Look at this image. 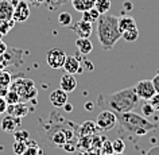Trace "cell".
<instances>
[{
  "label": "cell",
  "instance_id": "cell-26",
  "mask_svg": "<svg viewBox=\"0 0 159 155\" xmlns=\"http://www.w3.org/2000/svg\"><path fill=\"white\" fill-rule=\"evenodd\" d=\"M140 109H142L143 116H146L147 119H148V117H152V116H154V113L157 112V111L152 108V105L150 104V101H146V100H143L142 105H140Z\"/></svg>",
  "mask_w": 159,
  "mask_h": 155
},
{
  "label": "cell",
  "instance_id": "cell-38",
  "mask_svg": "<svg viewBox=\"0 0 159 155\" xmlns=\"http://www.w3.org/2000/svg\"><path fill=\"white\" fill-rule=\"evenodd\" d=\"M7 45L4 42H3V39H0V55H3V54H6V51H7Z\"/></svg>",
  "mask_w": 159,
  "mask_h": 155
},
{
  "label": "cell",
  "instance_id": "cell-1",
  "mask_svg": "<svg viewBox=\"0 0 159 155\" xmlns=\"http://www.w3.org/2000/svg\"><path fill=\"white\" fill-rule=\"evenodd\" d=\"M140 98L135 93L134 88H125L117 90L111 94H100L97 98L98 107L102 109H109L115 113H124L134 111L136 105H139Z\"/></svg>",
  "mask_w": 159,
  "mask_h": 155
},
{
  "label": "cell",
  "instance_id": "cell-35",
  "mask_svg": "<svg viewBox=\"0 0 159 155\" xmlns=\"http://www.w3.org/2000/svg\"><path fill=\"white\" fill-rule=\"evenodd\" d=\"M7 107H8V104H7L6 98L3 96H0V115H3L4 112H7Z\"/></svg>",
  "mask_w": 159,
  "mask_h": 155
},
{
  "label": "cell",
  "instance_id": "cell-11",
  "mask_svg": "<svg viewBox=\"0 0 159 155\" xmlns=\"http://www.w3.org/2000/svg\"><path fill=\"white\" fill-rule=\"evenodd\" d=\"M49 100L51 103V105L55 107V108H62V107L67 103V93L65 92V90H62L61 88L55 89L50 93Z\"/></svg>",
  "mask_w": 159,
  "mask_h": 155
},
{
  "label": "cell",
  "instance_id": "cell-42",
  "mask_svg": "<svg viewBox=\"0 0 159 155\" xmlns=\"http://www.w3.org/2000/svg\"><path fill=\"white\" fill-rule=\"evenodd\" d=\"M62 108H63V109H65V111H66V112H71V111H73V105H71V104H70V103H66V104H65V105H63V107H62Z\"/></svg>",
  "mask_w": 159,
  "mask_h": 155
},
{
  "label": "cell",
  "instance_id": "cell-5",
  "mask_svg": "<svg viewBox=\"0 0 159 155\" xmlns=\"http://www.w3.org/2000/svg\"><path fill=\"white\" fill-rule=\"evenodd\" d=\"M132 88L135 90V93L138 94V97L140 98V100H146V101H148L150 98L157 93L151 80H142V81L136 82Z\"/></svg>",
  "mask_w": 159,
  "mask_h": 155
},
{
  "label": "cell",
  "instance_id": "cell-19",
  "mask_svg": "<svg viewBox=\"0 0 159 155\" xmlns=\"http://www.w3.org/2000/svg\"><path fill=\"white\" fill-rule=\"evenodd\" d=\"M82 14V21H86V22H89V23H93L94 22H97L98 21V18H100V12L94 8H90V10H86V11H84V12H81Z\"/></svg>",
  "mask_w": 159,
  "mask_h": 155
},
{
  "label": "cell",
  "instance_id": "cell-22",
  "mask_svg": "<svg viewBox=\"0 0 159 155\" xmlns=\"http://www.w3.org/2000/svg\"><path fill=\"white\" fill-rule=\"evenodd\" d=\"M94 8L100 12V15L108 14V11L111 10V0H96L94 2Z\"/></svg>",
  "mask_w": 159,
  "mask_h": 155
},
{
  "label": "cell",
  "instance_id": "cell-4",
  "mask_svg": "<svg viewBox=\"0 0 159 155\" xmlns=\"http://www.w3.org/2000/svg\"><path fill=\"white\" fill-rule=\"evenodd\" d=\"M96 124L100 131H111L117 124V116L116 113L109 109H102L96 117Z\"/></svg>",
  "mask_w": 159,
  "mask_h": 155
},
{
  "label": "cell",
  "instance_id": "cell-24",
  "mask_svg": "<svg viewBox=\"0 0 159 155\" xmlns=\"http://www.w3.org/2000/svg\"><path fill=\"white\" fill-rule=\"evenodd\" d=\"M58 23L61 26H71L73 25V16H71L70 12H67V11H62L61 14L58 15Z\"/></svg>",
  "mask_w": 159,
  "mask_h": 155
},
{
  "label": "cell",
  "instance_id": "cell-14",
  "mask_svg": "<svg viewBox=\"0 0 159 155\" xmlns=\"http://www.w3.org/2000/svg\"><path fill=\"white\" fill-rule=\"evenodd\" d=\"M97 132H100V130H98V127H97V124H96V121H92V120L84 121L81 125L78 127V134H80V136L96 135Z\"/></svg>",
  "mask_w": 159,
  "mask_h": 155
},
{
  "label": "cell",
  "instance_id": "cell-46",
  "mask_svg": "<svg viewBox=\"0 0 159 155\" xmlns=\"http://www.w3.org/2000/svg\"><path fill=\"white\" fill-rule=\"evenodd\" d=\"M2 38H3V34H2V33H0V39H2Z\"/></svg>",
  "mask_w": 159,
  "mask_h": 155
},
{
  "label": "cell",
  "instance_id": "cell-34",
  "mask_svg": "<svg viewBox=\"0 0 159 155\" xmlns=\"http://www.w3.org/2000/svg\"><path fill=\"white\" fill-rule=\"evenodd\" d=\"M10 80H11L10 73H3L2 77H0V85L2 86H8L10 85Z\"/></svg>",
  "mask_w": 159,
  "mask_h": 155
},
{
  "label": "cell",
  "instance_id": "cell-7",
  "mask_svg": "<svg viewBox=\"0 0 159 155\" xmlns=\"http://www.w3.org/2000/svg\"><path fill=\"white\" fill-rule=\"evenodd\" d=\"M30 18V3L27 0H19V3L14 7L12 19L16 23H23Z\"/></svg>",
  "mask_w": 159,
  "mask_h": 155
},
{
  "label": "cell",
  "instance_id": "cell-10",
  "mask_svg": "<svg viewBox=\"0 0 159 155\" xmlns=\"http://www.w3.org/2000/svg\"><path fill=\"white\" fill-rule=\"evenodd\" d=\"M20 117H15L12 115L7 113V116H4L2 119V123H0V127L4 132H14V131L18 130V127H20Z\"/></svg>",
  "mask_w": 159,
  "mask_h": 155
},
{
  "label": "cell",
  "instance_id": "cell-37",
  "mask_svg": "<svg viewBox=\"0 0 159 155\" xmlns=\"http://www.w3.org/2000/svg\"><path fill=\"white\" fill-rule=\"evenodd\" d=\"M123 10H125L127 12H129V11H132L134 10V4H132V2H124L123 3Z\"/></svg>",
  "mask_w": 159,
  "mask_h": 155
},
{
  "label": "cell",
  "instance_id": "cell-25",
  "mask_svg": "<svg viewBox=\"0 0 159 155\" xmlns=\"http://www.w3.org/2000/svg\"><path fill=\"white\" fill-rule=\"evenodd\" d=\"M6 101H7V104L8 105H14V104H18L19 101H20V96H19V93L16 92V90H12V89H10L8 92L6 93Z\"/></svg>",
  "mask_w": 159,
  "mask_h": 155
},
{
  "label": "cell",
  "instance_id": "cell-32",
  "mask_svg": "<svg viewBox=\"0 0 159 155\" xmlns=\"http://www.w3.org/2000/svg\"><path fill=\"white\" fill-rule=\"evenodd\" d=\"M148 101H150V104L152 105V108H154L155 111H159V93H158V92L155 93Z\"/></svg>",
  "mask_w": 159,
  "mask_h": 155
},
{
  "label": "cell",
  "instance_id": "cell-33",
  "mask_svg": "<svg viewBox=\"0 0 159 155\" xmlns=\"http://www.w3.org/2000/svg\"><path fill=\"white\" fill-rule=\"evenodd\" d=\"M71 142H73V140H67V142L65 143V144L62 146L63 148H65L66 153H74L75 148H77V146H75L74 143H71Z\"/></svg>",
  "mask_w": 159,
  "mask_h": 155
},
{
  "label": "cell",
  "instance_id": "cell-6",
  "mask_svg": "<svg viewBox=\"0 0 159 155\" xmlns=\"http://www.w3.org/2000/svg\"><path fill=\"white\" fill-rule=\"evenodd\" d=\"M65 59H66L65 50L57 49V47L49 50L46 54V62L51 69H61V67H63Z\"/></svg>",
  "mask_w": 159,
  "mask_h": 155
},
{
  "label": "cell",
  "instance_id": "cell-8",
  "mask_svg": "<svg viewBox=\"0 0 159 155\" xmlns=\"http://www.w3.org/2000/svg\"><path fill=\"white\" fill-rule=\"evenodd\" d=\"M63 69H65L66 73L80 74L84 71V66H82L81 61H80L75 55H66L65 63H63Z\"/></svg>",
  "mask_w": 159,
  "mask_h": 155
},
{
  "label": "cell",
  "instance_id": "cell-16",
  "mask_svg": "<svg viewBox=\"0 0 159 155\" xmlns=\"http://www.w3.org/2000/svg\"><path fill=\"white\" fill-rule=\"evenodd\" d=\"M75 46L78 49V53L82 55H88L93 51V43L89 41V38H78L75 41Z\"/></svg>",
  "mask_w": 159,
  "mask_h": 155
},
{
  "label": "cell",
  "instance_id": "cell-21",
  "mask_svg": "<svg viewBox=\"0 0 159 155\" xmlns=\"http://www.w3.org/2000/svg\"><path fill=\"white\" fill-rule=\"evenodd\" d=\"M121 38H124L125 42H135L139 38L138 26H135V27H132V29H129V30L124 31V33H121Z\"/></svg>",
  "mask_w": 159,
  "mask_h": 155
},
{
  "label": "cell",
  "instance_id": "cell-40",
  "mask_svg": "<svg viewBox=\"0 0 159 155\" xmlns=\"http://www.w3.org/2000/svg\"><path fill=\"white\" fill-rule=\"evenodd\" d=\"M27 2L30 3V6H35V7L43 6V0H27Z\"/></svg>",
  "mask_w": 159,
  "mask_h": 155
},
{
  "label": "cell",
  "instance_id": "cell-36",
  "mask_svg": "<svg viewBox=\"0 0 159 155\" xmlns=\"http://www.w3.org/2000/svg\"><path fill=\"white\" fill-rule=\"evenodd\" d=\"M152 84H154V88H155V90H157V92L159 93V70L157 71V73H155V75L152 77Z\"/></svg>",
  "mask_w": 159,
  "mask_h": 155
},
{
  "label": "cell",
  "instance_id": "cell-31",
  "mask_svg": "<svg viewBox=\"0 0 159 155\" xmlns=\"http://www.w3.org/2000/svg\"><path fill=\"white\" fill-rule=\"evenodd\" d=\"M14 153L16 155H22L23 153H25V150L27 148V142H19V140H15L14 142Z\"/></svg>",
  "mask_w": 159,
  "mask_h": 155
},
{
  "label": "cell",
  "instance_id": "cell-44",
  "mask_svg": "<svg viewBox=\"0 0 159 155\" xmlns=\"http://www.w3.org/2000/svg\"><path fill=\"white\" fill-rule=\"evenodd\" d=\"M115 155H127L125 153H117V154H115Z\"/></svg>",
  "mask_w": 159,
  "mask_h": 155
},
{
  "label": "cell",
  "instance_id": "cell-2",
  "mask_svg": "<svg viewBox=\"0 0 159 155\" xmlns=\"http://www.w3.org/2000/svg\"><path fill=\"white\" fill-rule=\"evenodd\" d=\"M117 116V123H119V131L124 132L127 136H144L148 132L157 130V123L150 121L146 116H142L134 111L129 112H124V113H116Z\"/></svg>",
  "mask_w": 159,
  "mask_h": 155
},
{
  "label": "cell",
  "instance_id": "cell-30",
  "mask_svg": "<svg viewBox=\"0 0 159 155\" xmlns=\"http://www.w3.org/2000/svg\"><path fill=\"white\" fill-rule=\"evenodd\" d=\"M101 154H113V147H112V140H108L107 138L102 139L101 147H100Z\"/></svg>",
  "mask_w": 159,
  "mask_h": 155
},
{
  "label": "cell",
  "instance_id": "cell-27",
  "mask_svg": "<svg viewBox=\"0 0 159 155\" xmlns=\"http://www.w3.org/2000/svg\"><path fill=\"white\" fill-rule=\"evenodd\" d=\"M15 23L16 22L14 19H11V21H0V33L3 35H7L10 33V30L15 26Z\"/></svg>",
  "mask_w": 159,
  "mask_h": 155
},
{
  "label": "cell",
  "instance_id": "cell-12",
  "mask_svg": "<svg viewBox=\"0 0 159 155\" xmlns=\"http://www.w3.org/2000/svg\"><path fill=\"white\" fill-rule=\"evenodd\" d=\"M59 88L62 90H65L66 93L73 92L77 88V80H75L74 74H70V73L63 74L61 77V80H59Z\"/></svg>",
  "mask_w": 159,
  "mask_h": 155
},
{
  "label": "cell",
  "instance_id": "cell-9",
  "mask_svg": "<svg viewBox=\"0 0 159 155\" xmlns=\"http://www.w3.org/2000/svg\"><path fill=\"white\" fill-rule=\"evenodd\" d=\"M71 30L78 35V38H89L93 33V25L81 19L77 23L71 25Z\"/></svg>",
  "mask_w": 159,
  "mask_h": 155
},
{
  "label": "cell",
  "instance_id": "cell-15",
  "mask_svg": "<svg viewBox=\"0 0 159 155\" xmlns=\"http://www.w3.org/2000/svg\"><path fill=\"white\" fill-rule=\"evenodd\" d=\"M14 15V6L10 0H0V21H11Z\"/></svg>",
  "mask_w": 159,
  "mask_h": 155
},
{
  "label": "cell",
  "instance_id": "cell-17",
  "mask_svg": "<svg viewBox=\"0 0 159 155\" xmlns=\"http://www.w3.org/2000/svg\"><path fill=\"white\" fill-rule=\"evenodd\" d=\"M96 0H71V6L77 12H84L86 10H90L94 7Z\"/></svg>",
  "mask_w": 159,
  "mask_h": 155
},
{
  "label": "cell",
  "instance_id": "cell-41",
  "mask_svg": "<svg viewBox=\"0 0 159 155\" xmlns=\"http://www.w3.org/2000/svg\"><path fill=\"white\" fill-rule=\"evenodd\" d=\"M147 155H159V146L158 147H154V148H151L148 153H147Z\"/></svg>",
  "mask_w": 159,
  "mask_h": 155
},
{
  "label": "cell",
  "instance_id": "cell-39",
  "mask_svg": "<svg viewBox=\"0 0 159 155\" xmlns=\"http://www.w3.org/2000/svg\"><path fill=\"white\" fill-rule=\"evenodd\" d=\"M84 107H85V111H88V112H92V111L94 109V104L92 101H86Z\"/></svg>",
  "mask_w": 159,
  "mask_h": 155
},
{
  "label": "cell",
  "instance_id": "cell-29",
  "mask_svg": "<svg viewBox=\"0 0 159 155\" xmlns=\"http://www.w3.org/2000/svg\"><path fill=\"white\" fill-rule=\"evenodd\" d=\"M112 147H113V154H117V153H124L125 150V142L123 139H115L112 140Z\"/></svg>",
  "mask_w": 159,
  "mask_h": 155
},
{
  "label": "cell",
  "instance_id": "cell-43",
  "mask_svg": "<svg viewBox=\"0 0 159 155\" xmlns=\"http://www.w3.org/2000/svg\"><path fill=\"white\" fill-rule=\"evenodd\" d=\"M10 2H11V4H12V6L15 7V6H16L18 3H19V0H10Z\"/></svg>",
  "mask_w": 159,
  "mask_h": 155
},
{
  "label": "cell",
  "instance_id": "cell-45",
  "mask_svg": "<svg viewBox=\"0 0 159 155\" xmlns=\"http://www.w3.org/2000/svg\"><path fill=\"white\" fill-rule=\"evenodd\" d=\"M100 155H115V154H100Z\"/></svg>",
  "mask_w": 159,
  "mask_h": 155
},
{
  "label": "cell",
  "instance_id": "cell-20",
  "mask_svg": "<svg viewBox=\"0 0 159 155\" xmlns=\"http://www.w3.org/2000/svg\"><path fill=\"white\" fill-rule=\"evenodd\" d=\"M22 155H42V150L39 148L38 143L34 140H27V148Z\"/></svg>",
  "mask_w": 159,
  "mask_h": 155
},
{
  "label": "cell",
  "instance_id": "cell-23",
  "mask_svg": "<svg viewBox=\"0 0 159 155\" xmlns=\"http://www.w3.org/2000/svg\"><path fill=\"white\" fill-rule=\"evenodd\" d=\"M67 2H69V0H43V6H45L49 11H55L61 6L66 4Z\"/></svg>",
  "mask_w": 159,
  "mask_h": 155
},
{
  "label": "cell",
  "instance_id": "cell-13",
  "mask_svg": "<svg viewBox=\"0 0 159 155\" xmlns=\"http://www.w3.org/2000/svg\"><path fill=\"white\" fill-rule=\"evenodd\" d=\"M7 113L12 115L15 117H25L26 115H29V107L25 103H20L19 101L18 104H14V105H8L7 107Z\"/></svg>",
  "mask_w": 159,
  "mask_h": 155
},
{
  "label": "cell",
  "instance_id": "cell-3",
  "mask_svg": "<svg viewBox=\"0 0 159 155\" xmlns=\"http://www.w3.org/2000/svg\"><path fill=\"white\" fill-rule=\"evenodd\" d=\"M121 38V31L119 30V18L115 15H100L97 21V39L105 51L111 50Z\"/></svg>",
  "mask_w": 159,
  "mask_h": 155
},
{
  "label": "cell",
  "instance_id": "cell-18",
  "mask_svg": "<svg viewBox=\"0 0 159 155\" xmlns=\"http://www.w3.org/2000/svg\"><path fill=\"white\" fill-rule=\"evenodd\" d=\"M135 26H136V22H135V19L132 16H123L119 19V30H120L121 33L132 29Z\"/></svg>",
  "mask_w": 159,
  "mask_h": 155
},
{
  "label": "cell",
  "instance_id": "cell-28",
  "mask_svg": "<svg viewBox=\"0 0 159 155\" xmlns=\"http://www.w3.org/2000/svg\"><path fill=\"white\" fill-rule=\"evenodd\" d=\"M14 139L15 140H19V142H27L30 139V134H29V131H26V130H16V131H14Z\"/></svg>",
  "mask_w": 159,
  "mask_h": 155
}]
</instances>
